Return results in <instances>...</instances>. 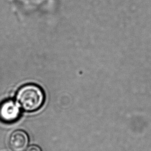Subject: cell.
Instances as JSON below:
<instances>
[{"instance_id":"obj_1","label":"cell","mask_w":151,"mask_h":151,"mask_svg":"<svg viewBox=\"0 0 151 151\" xmlns=\"http://www.w3.org/2000/svg\"><path fill=\"white\" fill-rule=\"evenodd\" d=\"M16 101L23 110L32 112L40 109L45 101L44 93L35 84H27L17 92Z\"/></svg>"},{"instance_id":"obj_2","label":"cell","mask_w":151,"mask_h":151,"mask_svg":"<svg viewBox=\"0 0 151 151\" xmlns=\"http://www.w3.org/2000/svg\"><path fill=\"white\" fill-rule=\"evenodd\" d=\"M20 109L16 101H5L0 105V119L6 123L15 122L19 119Z\"/></svg>"},{"instance_id":"obj_3","label":"cell","mask_w":151,"mask_h":151,"mask_svg":"<svg viewBox=\"0 0 151 151\" xmlns=\"http://www.w3.org/2000/svg\"><path fill=\"white\" fill-rule=\"evenodd\" d=\"M29 138L27 134L23 130H16L11 134L9 145L13 151H24L27 148Z\"/></svg>"},{"instance_id":"obj_4","label":"cell","mask_w":151,"mask_h":151,"mask_svg":"<svg viewBox=\"0 0 151 151\" xmlns=\"http://www.w3.org/2000/svg\"><path fill=\"white\" fill-rule=\"evenodd\" d=\"M25 151H42V149H40V147H38L37 145H31L29 146V147L27 148L25 150Z\"/></svg>"}]
</instances>
